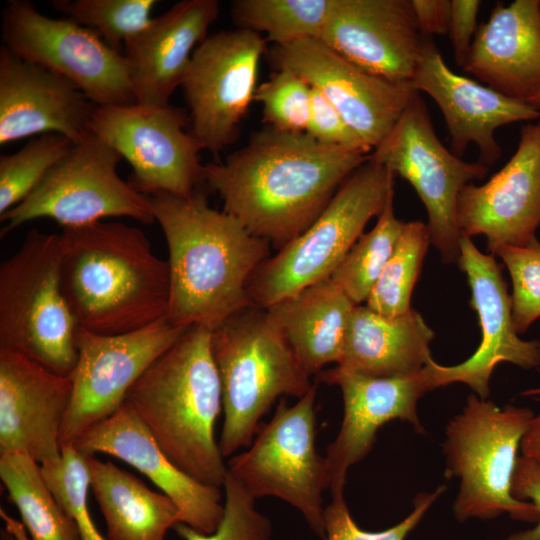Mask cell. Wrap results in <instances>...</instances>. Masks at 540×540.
I'll use <instances>...</instances> for the list:
<instances>
[{
  "label": "cell",
  "mask_w": 540,
  "mask_h": 540,
  "mask_svg": "<svg viewBox=\"0 0 540 540\" xmlns=\"http://www.w3.org/2000/svg\"><path fill=\"white\" fill-rule=\"evenodd\" d=\"M393 197L394 192L373 229L360 236L329 278L355 305L367 301L404 231L406 222L395 216Z\"/></svg>",
  "instance_id": "cell-32"
},
{
  "label": "cell",
  "mask_w": 540,
  "mask_h": 540,
  "mask_svg": "<svg viewBox=\"0 0 540 540\" xmlns=\"http://www.w3.org/2000/svg\"><path fill=\"white\" fill-rule=\"evenodd\" d=\"M394 174L371 159L338 188L319 217L298 237L268 257L250 277L251 303L266 309L329 279L368 221L394 192Z\"/></svg>",
  "instance_id": "cell-7"
},
{
  "label": "cell",
  "mask_w": 540,
  "mask_h": 540,
  "mask_svg": "<svg viewBox=\"0 0 540 540\" xmlns=\"http://www.w3.org/2000/svg\"><path fill=\"white\" fill-rule=\"evenodd\" d=\"M463 69L489 88L529 102L540 91V0L498 2L477 28Z\"/></svg>",
  "instance_id": "cell-26"
},
{
  "label": "cell",
  "mask_w": 540,
  "mask_h": 540,
  "mask_svg": "<svg viewBox=\"0 0 540 540\" xmlns=\"http://www.w3.org/2000/svg\"><path fill=\"white\" fill-rule=\"evenodd\" d=\"M1 15L2 46L15 56L67 78L96 106L136 102L125 56L95 32L25 0L8 1Z\"/></svg>",
  "instance_id": "cell-12"
},
{
  "label": "cell",
  "mask_w": 540,
  "mask_h": 540,
  "mask_svg": "<svg viewBox=\"0 0 540 540\" xmlns=\"http://www.w3.org/2000/svg\"><path fill=\"white\" fill-rule=\"evenodd\" d=\"M73 445L86 455L113 456L145 475L176 504L179 523L204 534L220 525L224 515L220 489L195 480L176 466L129 403L87 429Z\"/></svg>",
  "instance_id": "cell-23"
},
{
  "label": "cell",
  "mask_w": 540,
  "mask_h": 540,
  "mask_svg": "<svg viewBox=\"0 0 540 540\" xmlns=\"http://www.w3.org/2000/svg\"><path fill=\"white\" fill-rule=\"evenodd\" d=\"M414 18L425 37L449 32L451 0H411Z\"/></svg>",
  "instance_id": "cell-44"
},
{
  "label": "cell",
  "mask_w": 540,
  "mask_h": 540,
  "mask_svg": "<svg viewBox=\"0 0 540 540\" xmlns=\"http://www.w3.org/2000/svg\"><path fill=\"white\" fill-rule=\"evenodd\" d=\"M317 383L293 405L281 398L251 445L227 462L228 473L255 499L279 498L297 509L325 540L322 493L328 489L324 457L316 450Z\"/></svg>",
  "instance_id": "cell-9"
},
{
  "label": "cell",
  "mask_w": 540,
  "mask_h": 540,
  "mask_svg": "<svg viewBox=\"0 0 540 540\" xmlns=\"http://www.w3.org/2000/svg\"><path fill=\"white\" fill-rule=\"evenodd\" d=\"M121 160L114 148L89 131L22 202L0 215L1 236L38 218H50L62 228L109 217L152 224L150 197L118 175Z\"/></svg>",
  "instance_id": "cell-10"
},
{
  "label": "cell",
  "mask_w": 540,
  "mask_h": 540,
  "mask_svg": "<svg viewBox=\"0 0 540 540\" xmlns=\"http://www.w3.org/2000/svg\"><path fill=\"white\" fill-rule=\"evenodd\" d=\"M456 218L461 236L483 235L487 249L522 246L540 224V120L522 126L517 149L486 183L460 192Z\"/></svg>",
  "instance_id": "cell-19"
},
{
  "label": "cell",
  "mask_w": 540,
  "mask_h": 540,
  "mask_svg": "<svg viewBox=\"0 0 540 540\" xmlns=\"http://www.w3.org/2000/svg\"><path fill=\"white\" fill-rule=\"evenodd\" d=\"M59 244L61 286L80 328L122 334L167 316L169 264L141 229L114 221L64 227Z\"/></svg>",
  "instance_id": "cell-3"
},
{
  "label": "cell",
  "mask_w": 540,
  "mask_h": 540,
  "mask_svg": "<svg viewBox=\"0 0 540 540\" xmlns=\"http://www.w3.org/2000/svg\"><path fill=\"white\" fill-rule=\"evenodd\" d=\"M511 494L520 501L530 500L538 511L534 528L513 533L503 540H540V463L518 456L513 473Z\"/></svg>",
  "instance_id": "cell-42"
},
{
  "label": "cell",
  "mask_w": 540,
  "mask_h": 540,
  "mask_svg": "<svg viewBox=\"0 0 540 540\" xmlns=\"http://www.w3.org/2000/svg\"><path fill=\"white\" fill-rule=\"evenodd\" d=\"M369 159L364 150L266 126L223 162L205 164L203 180L223 201V211L279 250L319 217Z\"/></svg>",
  "instance_id": "cell-1"
},
{
  "label": "cell",
  "mask_w": 540,
  "mask_h": 540,
  "mask_svg": "<svg viewBox=\"0 0 540 540\" xmlns=\"http://www.w3.org/2000/svg\"><path fill=\"white\" fill-rule=\"evenodd\" d=\"M446 488L441 485L432 493L418 494L412 512L405 519L378 532L365 531L355 523L344 497L332 498L324 511L325 540H404Z\"/></svg>",
  "instance_id": "cell-40"
},
{
  "label": "cell",
  "mask_w": 540,
  "mask_h": 540,
  "mask_svg": "<svg viewBox=\"0 0 540 540\" xmlns=\"http://www.w3.org/2000/svg\"><path fill=\"white\" fill-rule=\"evenodd\" d=\"M271 60L319 91L373 150L391 131L415 94L411 82L393 81L349 62L320 39L274 46Z\"/></svg>",
  "instance_id": "cell-16"
},
{
  "label": "cell",
  "mask_w": 540,
  "mask_h": 540,
  "mask_svg": "<svg viewBox=\"0 0 540 540\" xmlns=\"http://www.w3.org/2000/svg\"><path fill=\"white\" fill-rule=\"evenodd\" d=\"M224 515L218 528L204 534L178 523L174 529L183 540H270L271 520L256 507V499L229 473L223 486Z\"/></svg>",
  "instance_id": "cell-38"
},
{
  "label": "cell",
  "mask_w": 540,
  "mask_h": 540,
  "mask_svg": "<svg viewBox=\"0 0 540 540\" xmlns=\"http://www.w3.org/2000/svg\"><path fill=\"white\" fill-rule=\"evenodd\" d=\"M125 402L176 466L223 488L228 468L215 438L223 402L211 330L190 326L134 383Z\"/></svg>",
  "instance_id": "cell-4"
},
{
  "label": "cell",
  "mask_w": 540,
  "mask_h": 540,
  "mask_svg": "<svg viewBox=\"0 0 540 540\" xmlns=\"http://www.w3.org/2000/svg\"><path fill=\"white\" fill-rule=\"evenodd\" d=\"M189 327L167 317L122 334L104 335L78 328L77 360L69 376L72 394L60 433L61 446L73 444L87 429L113 415L141 375Z\"/></svg>",
  "instance_id": "cell-14"
},
{
  "label": "cell",
  "mask_w": 540,
  "mask_h": 540,
  "mask_svg": "<svg viewBox=\"0 0 540 540\" xmlns=\"http://www.w3.org/2000/svg\"><path fill=\"white\" fill-rule=\"evenodd\" d=\"M0 538L1 540H17L12 533H10L8 530L1 529L0 531Z\"/></svg>",
  "instance_id": "cell-47"
},
{
  "label": "cell",
  "mask_w": 540,
  "mask_h": 540,
  "mask_svg": "<svg viewBox=\"0 0 540 540\" xmlns=\"http://www.w3.org/2000/svg\"><path fill=\"white\" fill-rule=\"evenodd\" d=\"M74 142L58 133L39 135L13 154L0 157V215L22 202Z\"/></svg>",
  "instance_id": "cell-35"
},
{
  "label": "cell",
  "mask_w": 540,
  "mask_h": 540,
  "mask_svg": "<svg viewBox=\"0 0 540 540\" xmlns=\"http://www.w3.org/2000/svg\"><path fill=\"white\" fill-rule=\"evenodd\" d=\"M189 123L180 108L135 102L95 106L89 130L127 160L129 183L138 192L186 197L204 182L202 147L187 131Z\"/></svg>",
  "instance_id": "cell-13"
},
{
  "label": "cell",
  "mask_w": 540,
  "mask_h": 540,
  "mask_svg": "<svg viewBox=\"0 0 540 540\" xmlns=\"http://www.w3.org/2000/svg\"><path fill=\"white\" fill-rule=\"evenodd\" d=\"M155 0H54L52 6L68 19L95 32L111 49L124 45L152 20Z\"/></svg>",
  "instance_id": "cell-34"
},
{
  "label": "cell",
  "mask_w": 540,
  "mask_h": 540,
  "mask_svg": "<svg viewBox=\"0 0 540 540\" xmlns=\"http://www.w3.org/2000/svg\"><path fill=\"white\" fill-rule=\"evenodd\" d=\"M355 306L326 279L265 310L311 376L327 364L339 363Z\"/></svg>",
  "instance_id": "cell-28"
},
{
  "label": "cell",
  "mask_w": 540,
  "mask_h": 540,
  "mask_svg": "<svg viewBox=\"0 0 540 540\" xmlns=\"http://www.w3.org/2000/svg\"><path fill=\"white\" fill-rule=\"evenodd\" d=\"M224 420L218 441L224 458L248 448L261 418L278 398L303 397L314 383L263 308L249 306L211 331Z\"/></svg>",
  "instance_id": "cell-5"
},
{
  "label": "cell",
  "mask_w": 540,
  "mask_h": 540,
  "mask_svg": "<svg viewBox=\"0 0 540 540\" xmlns=\"http://www.w3.org/2000/svg\"><path fill=\"white\" fill-rule=\"evenodd\" d=\"M0 478L21 516L22 523L0 509L5 529L17 540H82L32 457L24 452L0 455Z\"/></svg>",
  "instance_id": "cell-30"
},
{
  "label": "cell",
  "mask_w": 540,
  "mask_h": 540,
  "mask_svg": "<svg viewBox=\"0 0 540 540\" xmlns=\"http://www.w3.org/2000/svg\"><path fill=\"white\" fill-rule=\"evenodd\" d=\"M333 0H235L231 16L241 29L265 34L275 46L320 39Z\"/></svg>",
  "instance_id": "cell-31"
},
{
  "label": "cell",
  "mask_w": 540,
  "mask_h": 540,
  "mask_svg": "<svg viewBox=\"0 0 540 540\" xmlns=\"http://www.w3.org/2000/svg\"><path fill=\"white\" fill-rule=\"evenodd\" d=\"M430 243L427 224L421 221L406 222L391 257L366 301L368 308L389 317L411 310V294Z\"/></svg>",
  "instance_id": "cell-33"
},
{
  "label": "cell",
  "mask_w": 540,
  "mask_h": 540,
  "mask_svg": "<svg viewBox=\"0 0 540 540\" xmlns=\"http://www.w3.org/2000/svg\"><path fill=\"white\" fill-rule=\"evenodd\" d=\"M533 416L527 407H499L470 394L462 411L448 422L445 474L460 479L453 504L459 522L491 520L503 513L514 520L537 522L536 506L511 494L517 452Z\"/></svg>",
  "instance_id": "cell-6"
},
{
  "label": "cell",
  "mask_w": 540,
  "mask_h": 540,
  "mask_svg": "<svg viewBox=\"0 0 540 540\" xmlns=\"http://www.w3.org/2000/svg\"><path fill=\"white\" fill-rule=\"evenodd\" d=\"M370 159L413 186L427 211L431 244L444 263H458V196L466 185L485 178L488 166L464 161L441 143L419 92Z\"/></svg>",
  "instance_id": "cell-11"
},
{
  "label": "cell",
  "mask_w": 540,
  "mask_h": 540,
  "mask_svg": "<svg viewBox=\"0 0 540 540\" xmlns=\"http://www.w3.org/2000/svg\"><path fill=\"white\" fill-rule=\"evenodd\" d=\"M521 396L532 397L537 400H540V387L525 390L521 393Z\"/></svg>",
  "instance_id": "cell-46"
},
{
  "label": "cell",
  "mask_w": 540,
  "mask_h": 540,
  "mask_svg": "<svg viewBox=\"0 0 540 540\" xmlns=\"http://www.w3.org/2000/svg\"><path fill=\"white\" fill-rule=\"evenodd\" d=\"M520 449L522 456L540 463V413L531 419Z\"/></svg>",
  "instance_id": "cell-45"
},
{
  "label": "cell",
  "mask_w": 540,
  "mask_h": 540,
  "mask_svg": "<svg viewBox=\"0 0 540 540\" xmlns=\"http://www.w3.org/2000/svg\"><path fill=\"white\" fill-rule=\"evenodd\" d=\"M433 337L434 331L415 310L389 317L356 305L336 366L378 378L412 375L433 361L429 348Z\"/></svg>",
  "instance_id": "cell-27"
},
{
  "label": "cell",
  "mask_w": 540,
  "mask_h": 540,
  "mask_svg": "<svg viewBox=\"0 0 540 540\" xmlns=\"http://www.w3.org/2000/svg\"><path fill=\"white\" fill-rule=\"evenodd\" d=\"M458 264L467 276L470 306L477 312L482 340L474 354L462 363L443 366L434 361L432 371L437 388L460 382L478 397L487 399L490 377L500 362L524 369L540 365V341L519 338L513 325L511 295L493 254L482 253L471 238L461 236Z\"/></svg>",
  "instance_id": "cell-18"
},
{
  "label": "cell",
  "mask_w": 540,
  "mask_h": 540,
  "mask_svg": "<svg viewBox=\"0 0 540 540\" xmlns=\"http://www.w3.org/2000/svg\"><path fill=\"white\" fill-rule=\"evenodd\" d=\"M169 251L167 318L182 327L214 330L252 306L247 284L269 257V243L232 215L209 206L203 190L149 196Z\"/></svg>",
  "instance_id": "cell-2"
},
{
  "label": "cell",
  "mask_w": 540,
  "mask_h": 540,
  "mask_svg": "<svg viewBox=\"0 0 540 540\" xmlns=\"http://www.w3.org/2000/svg\"><path fill=\"white\" fill-rule=\"evenodd\" d=\"M87 462L108 540H165L179 523V510L166 494L110 461L87 455Z\"/></svg>",
  "instance_id": "cell-29"
},
{
  "label": "cell",
  "mask_w": 540,
  "mask_h": 540,
  "mask_svg": "<svg viewBox=\"0 0 540 540\" xmlns=\"http://www.w3.org/2000/svg\"><path fill=\"white\" fill-rule=\"evenodd\" d=\"M411 83L440 108L451 137V151L461 157L474 144L479 150V162L486 166L501 156L495 139L499 127L540 118V109L531 103L454 73L431 37H425L423 54Z\"/></svg>",
  "instance_id": "cell-21"
},
{
  "label": "cell",
  "mask_w": 540,
  "mask_h": 540,
  "mask_svg": "<svg viewBox=\"0 0 540 540\" xmlns=\"http://www.w3.org/2000/svg\"><path fill=\"white\" fill-rule=\"evenodd\" d=\"M254 101L262 105L263 121L274 129L306 133L312 102L311 86L287 69H277L257 86Z\"/></svg>",
  "instance_id": "cell-37"
},
{
  "label": "cell",
  "mask_w": 540,
  "mask_h": 540,
  "mask_svg": "<svg viewBox=\"0 0 540 540\" xmlns=\"http://www.w3.org/2000/svg\"><path fill=\"white\" fill-rule=\"evenodd\" d=\"M433 362L418 373L401 377H370L337 366L315 375L316 383L337 385L343 396L342 423L324 457L332 498L344 497L349 469L369 454L383 425L399 419L412 424L416 432H425L417 404L428 391L437 388Z\"/></svg>",
  "instance_id": "cell-17"
},
{
  "label": "cell",
  "mask_w": 540,
  "mask_h": 540,
  "mask_svg": "<svg viewBox=\"0 0 540 540\" xmlns=\"http://www.w3.org/2000/svg\"><path fill=\"white\" fill-rule=\"evenodd\" d=\"M71 394L70 377L0 349V455L24 452L41 466L58 462Z\"/></svg>",
  "instance_id": "cell-22"
},
{
  "label": "cell",
  "mask_w": 540,
  "mask_h": 540,
  "mask_svg": "<svg viewBox=\"0 0 540 540\" xmlns=\"http://www.w3.org/2000/svg\"><path fill=\"white\" fill-rule=\"evenodd\" d=\"M311 89V112L306 133L323 145L370 153L371 149L348 126L334 106L319 91Z\"/></svg>",
  "instance_id": "cell-41"
},
{
  "label": "cell",
  "mask_w": 540,
  "mask_h": 540,
  "mask_svg": "<svg viewBox=\"0 0 540 540\" xmlns=\"http://www.w3.org/2000/svg\"><path fill=\"white\" fill-rule=\"evenodd\" d=\"M70 80L0 47V145L33 135L61 134L77 143L95 109Z\"/></svg>",
  "instance_id": "cell-24"
},
{
  "label": "cell",
  "mask_w": 540,
  "mask_h": 540,
  "mask_svg": "<svg viewBox=\"0 0 540 540\" xmlns=\"http://www.w3.org/2000/svg\"><path fill=\"white\" fill-rule=\"evenodd\" d=\"M478 0H451L449 32L454 58L464 67L477 31Z\"/></svg>",
  "instance_id": "cell-43"
},
{
  "label": "cell",
  "mask_w": 540,
  "mask_h": 540,
  "mask_svg": "<svg viewBox=\"0 0 540 540\" xmlns=\"http://www.w3.org/2000/svg\"><path fill=\"white\" fill-rule=\"evenodd\" d=\"M50 490L74 521L82 540H108L98 531L88 509L90 473L87 455L73 444L62 446L58 462L41 466Z\"/></svg>",
  "instance_id": "cell-36"
},
{
  "label": "cell",
  "mask_w": 540,
  "mask_h": 540,
  "mask_svg": "<svg viewBox=\"0 0 540 540\" xmlns=\"http://www.w3.org/2000/svg\"><path fill=\"white\" fill-rule=\"evenodd\" d=\"M266 38L237 28L208 35L194 50L181 84L190 132L218 155L232 144L257 89Z\"/></svg>",
  "instance_id": "cell-15"
},
{
  "label": "cell",
  "mask_w": 540,
  "mask_h": 540,
  "mask_svg": "<svg viewBox=\"0 0 540 540\" xmlns=\"http://www.w3.org/2000/svg\"><path fill=\"white\" fill-rule=\"evenodd\" d=\"M219 14L217 0H183L150 23L123 49L135 101L168 105L196 47Z\"/></svg>",
  "instance_id": "cell-25"
},
{
  "label": "cell",
  "mask_w": 540,
  "mask_h": 540,
  "mask_svg": "<svg viewBox=\"0 0 540 540\" xmlns=\"http://www.w3.org/2000/svg\"><path fill=\"white\" fill-rule=\"evenodd\" d=\"M497 255L512 280V319L517 334H523L540 317V242L533 238L522 246H499Z\"/></svg>",
  "instance_id": "cell-39"
},
{
  "label": "cell",
  "mask_w": 540,
  "mask_h": 540,
  "mask_svg": "<svg viewBox=\"0 0 540 540\" xmlns=\"http://www.w3.org/2000/svg\"><path fill=\"white\" fill-rule=\"evenodd\" d=\"M78 328L61 286L59 234L32 230L0 266V349L69 377Z\"/></svg>",
  "instance_id": "cell-8"
},
{
  "label": "cell",
  "mask_w": 540,
  "mask_h": 540,
  "mask_svg": "<svg viewBox=\"0 0 540 540\" xmlns=\"http://www.w3.org/2000/svg\"><path fill=\"white\" fill-rule=\"evenodd\" d=\"M320 40L369 73L411 82L425 36L411 0H333Z\"/></svg>",
  "instance_id": "cell-20"
},
{
  "label": "cell",
  "mask_w": 540,
  "mask_h": 540,
  "mask_svg": "<svg viewBox=\"0 0 540 540\" xmlns=\"http://www.w3.org/2000/svg\"><path fill=\"white\" fill-rule=\"evenodd\" d=\"M529 103L540 109V91L529 101Z\"/></svg>",
  "instance_id": "cell-48"
}]
</instances>
